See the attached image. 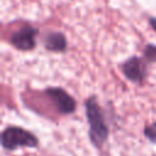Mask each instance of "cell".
<instances>
[{
    "instance_id": "1",
    "label": "cell",
    "mask_w": 156,
    "mask_h": 156,
    "mask_svg": "<svg viewBox=\"0 0 156 156\" xmlns=\"http://www.w3.org/2000/svg\"><path fill=\"white\" fill-rule=\"evenodd\" d=\"M85 113L90 126V140L95 146H101L108 136V127L106 124L104 112L94 98H90L85 101Z\"/></svg>"
},
{
    "instance_id": "2",
    "label": "cell",
    "mask_w": 156,
    "mask_h": 156,
    "mask_svg": "<svg viewBox=\"0 0 156 156\" xmlns=\"http://www.w3.org/2000/svg\"><path fill=\"white\" fill-rule=\"evenodd\" d=\"M1 144L6 150H15L18 146H37L38 139L30 132L20 127H7L1 134Z\"/></svg>"
},
{
    "instance_id": "3",
    "label": "cell",
    "mask_w": 156,
    "mask_h": 156,
    "mask_svg": "<svg viewBox=\"0 0 156 156\" xmlns=\"http://www.w3.org/2000/svg\"><path fill=\"white\" fill-rule=\"evenodd\" d=\"M46 95L50 98V100L54 102L55 107L60 113H72L76 110V101L74 99L62 88L58 87H51L45 90Z\"/></svg>"
},
{
    "instance_id": "4",
    "label": "cell",
    "mask_w": 156,
    "mask_h": 156,
    "mask_svg": "<svg viewBox=\"0 0 156 156\" xmlns=\"http://www.w3.org/2000/svg\"><path fill=\"white\" fill-rule=\"evenodd\" d=\"M37 29L30 26H24L12 33L10 37V43L18 50H32L35 46Z\"/></svg>"
},
{
    "instance_id": "5",
    "label": "cell",
    "mask_w": 156,
    "mask_h": 156,
    "mask_svg": "<svg viewBox=\"0 0 156 156\" xmlns=\"http://www.w3.org/2000/svg\"><path fill=\"white\" fill-rule=\"evenodd\" d=\"M123 74L132 82L140 83L146 77V65L145 61L140 57L133 56L123 62L122 65Z\"/></svg>"
},
{
    "instance_id": "6",
    "label": "cell",
    "mask_w": 156,
    "mask_h": 156,
    "mask_svg": "<svg viewBox=\"0 0 156 156\" xmlns=\"http://www.w3.org/2000/svg\"><path fill=\"white\" fill-rule=\"evenodd\" d=\"M44 45L50 51H63L67 48V40L61 32H52L45 37Z\"/></svg>"
},
{
    "instance_id": "7",
    "label": "cell",
    "mask_w": 156,
    "mask_h": 156,
    "mask_svg": "<svg viewBox=\"0 0 156 156\" xmlns=\"http://www.w3.org/2000/svg\"><path fill=\"white\" fill-rule=\"evenodd\" d=\"M144 55H145V58L150 62H154L156 61V45L154 44H147L145 46V50H144Z\"/></svg>"
},
{
    "instance_id": "8",
    "label": "cell",
    "mask_w": 156,
    "mask_h": 156,
    "mask_svg": "<svg viewBox=\"0 0 156 156\" xmlns=\"http://www.w3.org/2000/svg\"><path fill=\"white\" fill-rule=\"evenodd\" d=\"M144 133H145V136H146L150 141L156 143V122H155L154 124H151V126L145 127Z\"/></svg>"
},
{
    "instance_id": "9",
    "label": "cell",
    "mask_w": 156,
    "mask_h": 156,
    "mask_svg": "<svg viewBox=\"0 0 156 156\" xmlns=\"http://www.w3.org/2000/svg\"><path fill=\"white\" fill-rule=\"evenodd\" d=\"M150 24H151V27L155 29V32H156V18L155 17H151L150 18Z\"/></svg>"
}]
</instances>
